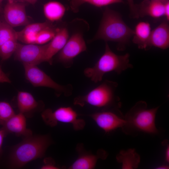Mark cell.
I'll return each mask as SVG.
<instances>
[{
    "instance_id": "cell-1",
    "label": "cell",
    "mask_w": 169,
    "mask_h": 169,
    "mask_svg": "<svg viewBox=\"0 0 169 169\" xmlns=\"http://www.w3.org/2000/svg\"><path fill=\"white\" fill-rule=\"evenodd\" d=\"M134 34V30L123 21L120 14L106 7L100 24L92 41L99 39L118 43L117 49H125Z\"/></svg>"
},
{
    "instance_id": "cell-2",
    "label": "cell",
    "mask_w": 169,
    "mask_h": 169,
    "mask_svg": "<svg viewBox=\"0 0 169 169\" xmlns=\"http://www.w3.org/2000/svg\"><path fill=\"white\" fill-rule=\"evenodd\" d=\"M24 138L11 152L9 162L11 168H21L31 161L42 158L50 143L47 135H32Z\"/></svg>"
},
{
    "instance_id": "cell-3",
    "label": "cell",
    "mask_w": 169,
    "mask_h": 169,
    "mask_svg": "<svg viewBox=\"0 0 169 169\" xmlns=\"http://www.w3.org/2000/svg\"><path fill=\"white\" fill-rule=\"evenodd\" d=\"M130 54L127 53L123 55H118L110 49L107 43L105 51L95 65L85 69L84 75L95 83L101 81L104 74L114 71L120 74L126 70L133 67L130 63Z\"/></svg>"
},
{
    "instance_id": "cell-4",
    "label": "cell",
    "mask_w": 169,
    "mask_h": 169,
    "mask_svg": "<svg viewBox=\"0 0 169 169\" xmlns=\"http://www.w3.org/2000/svg\"><path fill=\"white\" fill-rule=\"evenodd\" d=\"M158 108L157 107L148 109L145 102L138 101L126 115V125L144 132L157 133L158 131L155 125V118Z\"/></svg>"
},
{
    "instance_id": "cell-5",
    "label": "cell",
    "mask_w": 169,
    "mask_h": 169,
    "mask_svg": "<svg viewBox=\"0 0 169 169\" xmlns=\"http://www.w3.org/2000/svg\"><path fill=\"white\" fill-rule=\"evenodd\" d=\"M118 85L116 82L105 80L87 94L75 97L74 104L81 106L88 104L99 108L106 107L118 98L115 95Z\"/></svg>"
},
{
    "instance_id": "cell-6",
    "label": "cell",
    "mask_w": 169,
    "mask_h": 169,
    "mask_svg": "<svg viewBox=\"0 0 169 169\" xmlns=\"http://www.w3.org/2000/svg\"><path fill=\"white\" fill-rule=\"evenodd\" d=\"M26 79L35 87H44L54 90L59 94L70 95L72 92L71 84L62 85L55 82L37 65L24 64Z\"/></svg>"
},
{
    "instance_id": "cell-7",
    "label": "cell",
    "mask_w": 169,
    "mask_h": 169,
    "mask_svg": "<svg viewBox=\"0 0 169 169\" xmlns=\"http://www.w3.org/2000/svg\"><path fill=\"white\" fill-rule=\"evenodd\" d=\"M42 117L48 125L53 127L58 122L70 123L75 130L83 129L85 125L84 120L78 118L77 113L70 107H59L54 111L48 109L41 114Z\"/></svg>"
},
{
    "instance_id": "cell-8",
    "label": "cell",
    "mask_w": 169,
    "mask_h": 169,
    "mask_svg": "<svg viewBox=\"0 0 169 169\" xmlns=\"http://www.w3.org/2000/svg\"><path fill=\"white\" fill-rule=\"evenodd\" d=\"M86 49V44L82 34L79 32L75 33L68 39L60 51L58 60L65 67L69 68L73 64L74 59Z\"/></svg>"
},
{
    "instance_id": "cell-9",
    "label": "cell",
    "mask_w": 169,
    "mask_h": 169,
    "mask_svg": "<svg viewBox=\"0 0 169 169\" xmlns=\"http://www.w3.org/2000/svg\"><path fill=\"white\" fill-rule=\"evenodd\" d=\"M47 44L38 45L35 44H18L14 53L15 59L23 65H37L43 62V59Z\"/></svg>"
},
{
    "instance_id": "cell-10",
    "label": "cell",
    "mask_w": 169,
    "mask_h": 169,
    "mask_svg": "<svg viewBox=\"0 0 169 169\" xmlns=\"http://www.w3.org/2000/svg\"><path fill=\"white\" fill-rule=\"evenodd\" d=\"M25 6L23 3L8 2L3 11L5 22L13 28L29 24Z\"/></svg>"
},
{
    "instance_id": "cell-11",
    "label": "cell",
    "mask_w": 169,
    "mask_h": 169,
    "mask_svg": "<svg viewBox=\"0 0 169 169\" xmlns=\"http://www.w3.org/2000/svg\"><path fill=\"white\" fill-rule=\"evenodd\" d=\"M97 125L105 132H109L126 125V121L113 112L103 111L91 115Z\"/></svg>"
},
{
    "instance_id": "cell-12",
    "label": "cell",
    "mask_w": 169,
    "mask_h": 169,
    "mask_svg": "<svg viewBox=\"0 0 169 169\" xmlns=\"http://www.w3.org/2000/svg\"><path fill=\"white\" fill-rule=\"evenodd\" d=\"M69 38L68 29L65 27L57 28L56 33L47 44L43 59V62H46L51 64L53 57L64 47Z\"/></svg>"
},
{
    "instance_id": "cell-13",
    "label": "cell",
    "mask_w": 169,
    "mask_h": 169,
    "mask_svg": "<svg viewBox=\"0 0 169 169\" xmlns=\"http://www.w3.org/2000/svg\"><path fill=\"white\" fill-rule=\"evenodd\" d=\"M8 133H14L24 137L33 135L32 131L27 128L25 116L19 112L15 114L1 125Z\"/></svg>"
},
{
    "instance_id": "cell-14",
    "label": "cell",
    "mask_w": 169,
    "mask_h": 169,
    "mask_svg": "<svg viewBox=\"0 0 169 169\" xmlns=\"http://www.w3.org/2000/svg\"><path fill=\"white\" fill-rule=\"evenodd\" d=\"M158 0H145L139 5H136L139 17L151 16L159 18L165 15V4Z\"/></svg>"
},
{
    "instance_id": "cell-15",
    "label": "cell",
    "mask_w": 169,
    "mask_h": 169,
    "mask_svg": "<svg viewBox=\"0 0 169 169\" xmlns=\"http://www.w3.org/2000/svg\"><path fill=\"white\" fill-rule=\"evenodd\" d=\"M150 47L154 46L162 49L169 47V26L166 20L151 31L150 38Z\"/></svg>"
},
{
    "instance_id": "cell-16",
    "label": "cell",
    "mask_w": 169,
    "mask_h": 169,
    "mask_svg": "<svg viewBox=\"0 0 169 169\" xmlns=\"http://www.w3.org/2000/svg\"><path fill=\"white\" fill-rule=\"evenodd\" d=\"M151 31V25L149 23L139 22L134 30L132 42L136 44L139 49H148L151 47L150 42Z\"/></svg>"
},
{
    "instance_id": "cell-17",
    "label": "cell",
    "mask_w": 169,
    "mask_h": 169,
    "mask_svg": "<svg viewBox=\"0 0 169 169\" xmlns=\"http://www.w3.org/2000/svg\"><path fill=\"white\" fill-rule=\"evenodd\" d=\"M107 156L103 150L98 151L96 155L83 154L80 155L69 167L70 169H92L95 168L99 159H105Z\"/></svg>"
},
{
    "instance_id": "cell-18",
    "label": "cell",
    "mask_w": 169,
    "mask_h": 169,
    "mask_svg": "<svg viewBox=\"0 0 169 169\" xmlns=\"http://www.w3.org/2000/svg\"><path fill=\"white\" fill-rule=\"evenodd\" d=\"M17 105L19 112L25 116L29 115L39 106V103L33 95L27 92L20 91L17 96Z\"/></svg>"
},
{
    "instance_id": "cell-19",
    "label": "cell",
    "mask_w": 169,
    "mask_h": 169,
    "mask_svg": "<svg viewBox=\"0 0 169 169\" xmlns=\"http://www.w3.org/2000/svg\"><path fill=\"white\" fill-rule=\"evenodd\" d=\"M116 159L118 162L122 164V168L124 169H136L140 162V156L134 149L121 151Z\"/></svg>"
},
{
    "instance_id": "cell-20",
    "label": "cell",
    "mask_w": 169,
    "mask_h": 169,
    "mask_svg": "<svg viewBox=\"0 0 169 169\" xmlns=\"http://www.w3.org/2000/svg\"><path fill=\"white\" fill-rule=\"evenodd\" d=\"M44 15L50 22L59 20L64 14L65 8L60 3L51 1L45 4L43 7Z\"/></svg>"
},
{
    "instance_id": "cell-21",
    "label": "cell",
    "mask_w": 169,
    "mask_h": 169,
    "mask_svg": "<svg viewBox=\"0 0 169 169\" xmlns=\"http://www.w3.org/2000/svg\"><path fill=\"white\" fill-rule=\"evenodd\" d=\"M54 25L50 21L28 24L22 30L17 32V38L24 34H30L37 35L42 30Z\"/></svg>"
},
{
    "instance_id": "cell-22",
    "label": "cell",
    "mask_w": 169,
    "mask_h": 169,
    "mask_svg": "<svg viewBox=\"0 0 169 169\" xmlns=\"http://www.w3.org/2000/svg\"><path fill=\"white\" fill-rule=\"evenodd\" d=\"M17 38L11 39L0 46V56L3 61L9 59L15 52L18 43Z\"/></svg>"
},
{
    "instance_id": "cell-23",
    "label": "cell",
    "mask_w": 169,
    "mask_h": 169,
    "mask_svg": "<svg viewBox=\"0 0 169 169\" xmlns=\"http://www.w3.org/2000/svg\"><path fill=\"white\" fill-rule=\"evenodd\" d=\"M14 38L17 39V32L6 22H0V46Z\"/></svg>"
},
{
    "instance_id": "cell-24",
    "label": "cell",
    "mask_w": 169,
    "mask_h": 169,
    "mask_svg": "<svg viewBox=\"0 0 169 169\" xmlns=\"http://www.w3.org/2000/svg\"><path fill=\"white\" fill-rule=\"evenodd\" d=\"M57 28L53 26L40 31L37 35L35 44H44L51 40L55 35Z\"/></svg>"
},
{
    "instance_id": "cell-25",
    "label": "cell",
    "mask_w": 169,
    "mask_h": 169,
    "mask_svg": "<svg viewBox=\"0 0 169 169\" xmlns=\"http://www.w3.org/2000/svg\"><path fill=\"white\" fill-rule=\"evenodd\" d=\"M15 114L11 105L5 101H0V125Z\"/></svg>"
},
{
    "instance_id": "cell-26",
    "label": "cell",
    "mask_w": 169,
    "mask_h": 169,
    "mask_svg": "<svg viewBox=\"0 0 169 169\" xmlns=\"http://www.w3.org/2000/svg\"><path fill=\"white\" fill-rule=\"evenodd\" d=\"M123 2L122 0H89L87 3L96 7H101Z\"/></svg>"
},
{
    "instance_id": "cell-27",
    "label": "cell",
    "mask_w": 169,
    "mask_h": 169,
    "mask_svg": "<svg viewBox=\"0 0 169 169\" xmlns=\"http://www.w3.org/2000/svg\"><path fill=\"white\" fill-rule=\"evenodd\" d=\"M44 164L41 167L42 169H57L59 168L55 165L54 161L51 158L47 157L44 161Z\"/></svg>"
},
{
    "instance_id": "cell-28",
    "label": "cell",
    "mask_w": 169,
    "mask_h": 169,
    "mask_svg": "<svg viewBox=\"0 0 169 169\" xmlns=\"http://www.w3.org/2000/svg\"><path fill=\"white\" fill-rule=\"evenodd\" d=\"M130 10V17L133 18H139L137 14L136 5L134 3V0H127Z\"/></svg>"
},
{
    "instance_id": "cell-29",
    "label": "cell",
    "mask_w": 169,
    "mask_h": 169,
    "mask_svg": "<svg viewBox=\"0 0 169 169\" xmlns=\"http://www.w3.org/2000/svg\"><path fill=\"white\" fill-rule=\"evenodd\" d=\"M89 0H71L70 6L71 8L76 11L78 8L82 4L87 3Z\"/></svg>"
},
{
    "instance_id": "cell-30",
    "label": "cell",
    "mask_w": 169,
    "mask_h": 169,
    "mask_svg": "<svg viewBox=\"0 0 169 169\" xmlns=\"http://www.w3.org/2000/svg\"><path fill=\"white\" fill-rule=\"evenodd\" d=\"M8 133L7 131L2 127L0 129V158L2 153V145L4 138Z\"/></svg>"
},
{
    "instance_id": "cell-31",
    "label": "cell",
    "mask_w": 169,
    "mask_h": 169,
    "mask_svg": "<svg viewBox=\"0 0 169 169\" xmlns=\"http://www.w3.org/2000/svg\"><path fill=\"white\" fill-rule=\"evenodd\" d=\"M11 81L7 75L3 71L0 66V83H10Z\"/></svg>"
},
{
    "instance_id": "cell-32",
    "label": "cell",
    "mask_w": 169,
    "mask_h": 169,
    "mask_svg": "<svg viewBox=\"0 0 169 169\" xmlns=\"http://www.w3.org/2000/svg\"><path fill=\"white\" fill-rule=\"evenodd\" d=\"M166 20L168 21L169 20V2H167L165 4V15Z\"/></svg>"
},
{
    "instance_id": "cell-33",
    "label": "cell",
    "mask_w": 169,
    "mask_h": 169,
    "mask_svg": "<svg viewBox=\"0 0 169 169\" xmlns=\"http://www.w3.org/2000/svg\"><path fill=\"white\" fill-rule=\"evenodd\" d=\"M166 145V149L165 159L166 161L167 162L169 161V146L168 144H166V141L163 142Z\"/></svg>"
},
{
    "instance_id": "cell-34",
    "label": "cell",
    "mask_w": 169,
    "mask_h": 169,
    "mask_svg": "<svg viewBox=\"0 0 169 169\" xmlns=\"http://www.w3.org/2000/svg\"><path fill=\"white\" fill-rule=\"evenodd\" d=\"M22 1L32 4H34L36 2L37 0H22Z\"/></svg>"
},
{
    "instance_id": "cell-35",
    "label": "cell",
    "mask_w": 169,
    "mask_h": 169,
    "mask_svg": "<svg viewBox=\"0 0 169 169\" xmlns=\"http://www.w3.org/2000/svg\"><path fill=\"white\" fill-rule=\"evenodd\" d=\"M158 169H169V166L167 165H163L159 166L157 167Z\"/></svg>"
},
{
    "instance_id": "cell-36",
    "label": "cell",
    "mask_w": 169,
    "mask_h": 169,
    "mask_svg": "<svg viewBox=\"0 0 169 169\" xmlns=\"http://www.w3.org/2000/svg\"><path fill=\"white\" fill-rule=\"evenodd\" d=\"M3 0H0V13L2 12L3 9L2 7V3Z\"/></svg>"
},
{
    "instance_id": "cell-37",
    "label": "cell",
    "mask_w": 169,
    "mask_h": 169,
    "mask_svg": "<svg viewBox=\"0 0 169 169\" xmlns=\"http://www.w3.org/2000/svg\"><path fill=\"white\" fill-rule=\"evenodd\" d=\"M8 2L9 3H13V2H17V1H19V0H8Z\"/></svg>"
},
{
    "instance_id": "cell-38",
    "label": "cell",
    "mask_w": 169,
    "mask_h": 169,
    "mask_svg": "<svg viewBox=\"0 0 169 169\" xmlns=\"http://www.w3.org/2000/svg\"><path fill=\"white\" fill-rule=\"evenodd\" d=\"M159 0L164 3H166L167 2L169 1V0Z\"/></svg>"
}]
</instances>
